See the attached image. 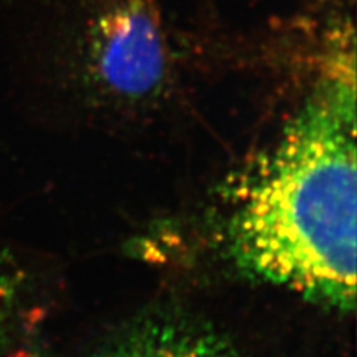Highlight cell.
I'll return each mask as SVG.
<instances>
[{
    "instance_id": "obj_3",
    "label": "cell",
    "mask_w": 357,
    "mask_h": 357,
    "mask_svg": "<svg viewBox=\"0 0 357 357\" xmlns=\"http://www.w3.org/2000/svg\"><path fill=\"white\" fill-rule=\"evenodd\" d=\"M100 357H237L229 345L203 326L152 320L121 337Z\"/></svg>"
},
{
    "instance_id": "obj_2",
    "label": "cell",
    "mask_w": 357,
    "mask_h": 357,
    "mask_svg": "<svg viewBox=\"0 0 357 357\" xmlns=\"http://www.w3.org/2000/svg\"><path fill=\"white\" fill-rule=\"evenodd\" d=\"M81 31L84 79L119 105H139L169 82L172 60L155 0H93Z\"/></svg>"
},
{
    "instance_id": "obj_4",
    "label": "cell",
    "mask_w": 357,
    "mask_h": 357,
    "mask_svg": "<svg viewBox=\"0 0 357 357\" xmlns=\"http://www.w3.org/2000/svg\"><path fill=\"white\" fill-rule=\"evenodd\" d=\"M15 299V286L10 278L0 271V341L3 340L6 329L13 317Z\"/></svg>"
},
{
    "instance_id": "obj_1",
    "label": "cell",
    "mask_w": 357,
    "mask_h": 357,
    "mask_svg": "<svg viewBox=\"0 0 357 357\" xmlns=\"http://www.w3.org/2000/svg\"><path fill=\"white\" fill-rule=\"evenodd\" d=\"M354 93L323 84L236 188L231 252L274 286L349 311L356 301Z\"/></svg>"
}]
</instances>
